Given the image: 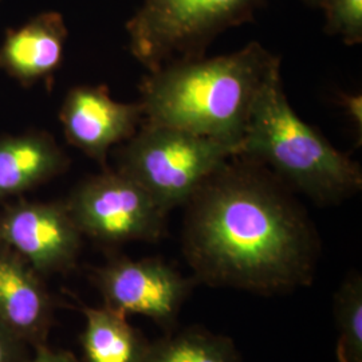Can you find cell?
<instances>
[{"label": "cell", "mask_w": 362, "mask_h": 362, "mask_svg": "<svg viewBox=\"0 0 362 362\" xmlns=\"http://www.w3.org/2000/svg\"><path fill=\"white\" fill-rule=\"evenodd\" d=\"M65 204L82 236L104 245L157 242L165 233L168 214L117 169L82 181Z\"/></svg>", "instance_id": "6"}, {"label": "cell", "mask_w": 362, "mask_h": 362, "mask_svg": "<svg viewBox=\"0 0 362 362\" xmlns=\"http://www.w3.org/2000/svg\"><path fill=\"white\" fill-rule=\"evenodd\" d=\"M43 278L0 243V322L31 349L47 344L54 322V299Z\"/></svg>", "instance_id": "10"}, {"label": "cell", "mask_w": 362, "mask_h": 362, "mask_svg": "<svg viewBox=\"0 0 362 362\" xmlns=\"http://www.w3.org/2000/svg\"><path fill=\"white\" fill-rule=\"evenodd\" d=\"M270 165L284 180L320 202H336L362 187L360 165L306 124L287 100L281 59L254 101L238 157Z\"/></svg>", "instance_id": "3"}, {"label": "cell", "mask_w": 362, "mask_h": 362, "mask_svg": "<svg viewBox=\"0 0 362 362\" xmlns=\"http://www.w3.org/2000/svg\"><path fill=\"white\" fill-rule=\"evenodd\" d=\"M308 1L314 7H321L324 4L325 0H308Z\"/></svg>", "instance_id": "20"}, {"label": "cell", "mask_w": 362, "mask_h": 362, "mask_svg": "<svg viewBox=\"0 0 362 362\" xmlns=\"http://www.w3.org/2000/svg\"><path fill=\"white\" fill-rule=\"evenodd\" d=\"M276 61L252 42L231 54L149 71L140 86L144 122L240 145L254 101Z\"/></svg>", "instance_id": "2"}, {"label": "cell", "mask_w": 362, "mask_h": 362, "mask_svg": "<svg viewBox=\"0 0 362 362\" xmlns=\"http://www.w3.org/2000/svg\"><path fill=\"white\" fill-rule=\"evenodd\" d=\"M0 243L47 276L76 267L82 233L65 202L18 200L0 209Z\"/></svg>", "instance_id": "8"}, {"label": "cell", "mask_w": 362, "mask_h": 362, "mask_svg": "<svg viewBox=\"0 0 362 362\" xmlns=\"http://www.w3.org/2000/svg\"><path fill=\"white\" fill-rule=\"evenodd\" d=\"M66 39L62 15L40 13L7 33L0 46V69L22 83L50 77L62 64Z\"/></svg>", "instance_id": "11"}, {"label": "cell", "mask_w": 362, "mask_h": 362, "mask_svg": "<svg viewBox=\"0 0 362 362\" xmlns=\"http://www.w3.org/2000/svg\"><path fill=\"white\" fill-rule=\"evenodd\" d=\"M187 204L184 254L197 281L258 294L310 285L317 236L270 177L226 163Z\"/></svg>", "instance_id": "1"}, {"label": "cell", "mask_w": 362, "mask_h": 362, "mask_svg": "<svg viewBox=\"0 0 362 362\" xmlns=\"http://www.w3.org/2000/svg\"><path fill=\"white\" fill-rule=\"evenodd\" d=\"M69 158L49 133L0 139V202L37 188L69 168Z\"/></svg>", "instance_id": "12"}, {"label": "cell", "mask_w": 362, "mask_h": 362, "mask_svg": "<svg viewBox=\"0 0 362 362\" xmlns=\"http://www.w3.org/2000/svg\"><path fill=\"white\" fill-rule=\"evenodd\" d=\"M104 306L148 317L163 327L176 322L194 281L161 259L113 258L93 272Z\"/></svg>", "instance_id": "7"}, {"label": "cell", "mask_w": 362, "mask_h": 362, "mask_svg": "<svg viewBox=\"0 0 362 362\" xmlns=\"http://www.w3.org/2000/svg\"><path fill=\"white\" fill-rule=\"evenodd\" d=\"M30 349L19 337L0 322V362H26Z\"/></svg>", "instance_id": "17"}, {"label": "cell", "mask_w": 362, "mask_h": 362, "mask_svg": "<svg viewBox=\"0 0 362 362\" xmlns=\"http://www.w3.org/2000/svg\"><path fill=\"white\" fill-rule=\"evenodd\" d=\"M59 118L67 141L105 168L109 149L139 130L143 107L118 103L103 86H77L67 93Z\"/></svg>", "instance_id": "9"}, {"label": "cell", "mask_w": 362, "mask_h": 362, "mask_svg": "<svg viewBox=\"0 0 362 362\" xmlns=\"http://www.w3.org/2000/svg\"><path fill=\"white\" fill-rule=\"evenodd\" d=\"M338 104L344 109L345 115L351 121L356 130H358V136L361 137L362 133V95L358 94H349L339 91L338 93Z\"/></svg>", "instance_id": "18"}, {"label": "cell", "mask_w": 362, "mask_h": 362, "mask_svg": "<svg viewBox=\"0 0 362 362\" xmlns=\"http://www.w3.org/2000/svg\"><path fill=\"white\" fill-rule=\"evenodd\" d=\"M145 362H240V357L230 338L187 329L151 342Z\"/></svg>", "instance_id": "14"}, {"label": "cell", "mask_w": 362, "mask_h": 362, "mask_svg": "<svg viewBox=\"0 0 362 362\" xmlns=\"http://www.w3.org/2000/svg\"><path fill=\"white\" fill-rule=\"evenodd\" d=\"M263 0H144L127 30L129 50L149 71L194 59L212 39L248 22Z\"/></svg>", "instance_id": "5"}, {"label": "cell", "mask_w": 362, "mask_h": 362, "mask_svg": "<svg viewBox=\"0 0 362 362\" xmlns=\"http://www.w3.org/2000/svg\"><path fill=\"white\" fill-rule=\"evenodd\" d=\"M83 362L146 361L151 341L129 324L127 315L106 306L83 308Z\"/></svg>", "instance_id": "13"}, {"label": "cell", "mask_w": 362, "mask_h": 362, "mask_svg": "<svg viewBox=\"0 0 362 362\" xmlns=\"http://www.w3.org/2000/svg\"><path fill=\"white\" fill-rule=\"evenodd\" d=\"M26 362H78L77 357L69 350L52 349L49 344L34 349Z\"/></svg>", "instance_id": "19"}, {"label": "cell", "mask_w": 362, "mask_h": 362, "mask_svg": "<svg viewBox=\"0 0 362 362\" xmlns=\"http://www.w3.org/2000/svg\"><path fill=\"white\" fill-rule=\"evenodd\" d=\"M324 8L329 34L338 35L346 45L362 40V0H325Z\"/></svg>", "instance_id": "16"}, {"label": "cell", "mask_w": 362, "mask_h": 362, "mask_svg": "<svg viewBox=\"0 0 362 362\" xmlns=\"http://www.w3.org/2000/svg\"><path fill=\"white\" fill-rule=\"evenodd\" d=\"M334 315L338 329V362H362V278L351 275L337 291Z\"/></svg>", "instance_id": "15"}, {"label": "cell", "mask_w": 362, "mask_h": 362, "mask_svg": "<svg viewBox=\"0 0 362 362\" xmlns=\"http://www.w3.org/2000/svg\"><path fill=\"white\" fill-rule=\"evenodd\" d=\"M238 153L236 144L144 122L121 151L117 170L137 181L168 214L187 204Z\"/></svg>", "instance_id": "4"}]
</instances>
